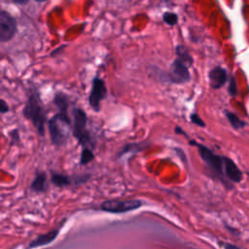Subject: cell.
I'll use <instances>...</instances> for the list:
<instances>
[{"mask_svg": "<svg viewBox=\"0 0 249 249\" xmlns=\"http://www.w3.org/2000/svg\"><path fill=\"white\" fill-rule=\"evenodd\" d=\"M175 52L176 57L172 61L169 70L163 73V82L172 85L188 84L192 79L189 69L194 63V58L190 54L188 49L182 45H178L175 49Z\"/></svg>", "mask_w": 249, "mask_h": 249, "instance_id": "1", "label": "cell"}, {"mask_svg": "<svg viewBox=\"0 0 249 249\" xmlns=\"http://www.w3.org/2000/svg\"><path fill=\"white\" fill-rule=\"evenodd\" d=\"M22 115L31 123L40 136L45 135V126L48 123L47 111L37 87L33 86L30 88L27 100L22 109Z\"/></svg>", "mask_w": 249, "mask_h": 249, "instance_id": "2", "label": "cell"}, {"mask_svg": "<svg viewBox=\"0 0 249 249\" xmlns=\"http://www.w3.org/2000/svg\"><path fill=\"white\" fill-rule=\"evenodd\" d=\"M47 124L52 144L56 148L65 146L72 133V121L69 113L58 111L48 120Z\"/></svg>", "mask_w": 249, "mask_h": 249, "instance_id": "3", "label": "cell"}, {"mask_svg": "<svg viewBox=\"0 0 249 249\" xmlns=\"http://www.w3.org/2000/svg\"><path fill=\"white\" fill-rule=\"evenodd\" d=\"M72 121V135L78 142V145L83 148L94 150L96 141L93 138L90 130L88 127V115L80 107H74L71 111Z\"/></svg>", "mask_w": 249, "mask_h": 249, "instance_id": "4", "label": "cell"}, {"mask_svg": "<svg viewBox=\"0 0 249 249\" xmlns=\"http://www.w3.org/2000/svg\"><path fill=\"white\" fill-rule=\"evenodd\" d=\"M189 144L196 147L199 157L205 162L208 169L214 174L215 177H217L218 179H220L221 182H223L225 185H227V183L225 182V179H224V177L226 176L225 169H224L225 157L217 155L211 149H209L208 147H206L205 145H203L201 143H197L194 139L189 138Z\"/></svg>", "mask_w": 249, "mask_h": 249, "instance_id": "5", "label": "cell"}, {"mask_svg": "<svg viewBox=\"0 0 249 249\" xmlns=\"http://www.w3.org/2000/svg\"><path fill=\"white\" fill-rule=\"evenodd\" d=\"M143 200L138 198L130 199H107L100 203L99 209L111 214H123L135 211L143 206Z\"/></svg>", "mask_w": 249, "mask_h": 249, "instance_id": "6", "label": "cell"}, {"mask_svg": "<svg viewBox=\"0 0 249 249\" xmlns=\"http://www.w3.org/2000/svg\"><path fill=\"white\" fill-rule=\"evenodd\" d=\"M91 178V174H73L67 175L58 173L51 170V183L56 188H67V187H79L88 183Z\"/></svg>", "mask_w": 249, "mask_h": 249, "instance_id": "7", "label": "cell"}, {"mask_svg": "<svg viewBox=\"0 0 249 249\" xmlns=\"http://www.w3.org/2000/svg\"><path fill=\"white\" fill-rule=\"evenodd\" d=\"M108 90L106 84L99 76H94L91 81V88L89 94V104L90 108L98 113L101 110V102L107 98Z\"/></svg>", "mask_w": 249, "mask_h": 249, "instance_id": "8", "label": "cell"}, {"mask_svg": "<svg viewBox=\"0 0 249 249\" xmlns=\"http://www.w3.org/2000/svg\"><path fill=\"white\" fill-rule=\"evenodd\" d=\"M17 23L15 19L6 12H1L0 15V41H10L16 34Z\"/></svg>", "mask_w": 249, "mask_h": 249, "instance_id": "9", "label": "cell"}, {"mask_svg": "<svg viewBox=\"0 0 249 249\" xmlns=\"http://www.w3.org/2000/svg\"><path fill=\"white\" fill-rule=\"evenodd\" d=\"M66 220H64L62 222V224L55 229L51 230L48 232L39 234L38 236H36L34 239H32L29 244L27 245V248H38V247H43V246H47L50 245L51 243H53L58 236L59 232H60V229L63 227V225L65 224Z\"/></svg>", "mask_w": 249, "mask_h": 249, "instance_id": "10", "label": "cell"}, {"mask_svg": "<svg viewBox=\"0 0 249 249\" xmlns=\"http://www.w3.org/2000/svg\"><path fill=\"white\" fill-rule=\"evenodd\" d=\"M152 146V142H150L149 140H142V141H136V142H129L126 143L125 145H124L119 152L117 153L116 157L117 159H122L126 157L127 155H136L142 151H145L147 149H149Z\"/></svg>", "mask_w": 249, "mask_h": 249, "instance_id": "11", "label": "cell"}, {"mask_svg": "<svg viewBox=\"0 0 249 249\" xmlns=\"http://www.w3.org/2000/svg\"><path fill=\"white\" fill-rule=\"evenodd\" d=\"M208 79L210 87L214 89L222 88L228 80L227 70L221 66H215L208 73Z\"/></svg>", "mask_w": 249, "mask_h": 249, "instance_id": "12", "label": "cell"}, {"mask_svg": "<svg viewBox=\"0 0 249 249\" xmlns=\"http://www.w3.org/2000/svg\"><path fill=\"white\" fill-rule=\"evenodd\" d=\"M30 191L35 194H43L48 191V181H47V173L45 171L38 170L35 174L34 179L32 180L30 187Z\"/></svg>", "mask_w": 249, "mask_h": 249, "instance_id": "13", "label": "cell"}, {"mask_svg": "<svg viewBox=\"0 0 249 249\" xmlns=\"http://www.w3.org/2000/svg\"><path fill=\"white\" fill-rule=\"evenodd\" d=\"M225 175L229 178V180L238 183L242 180V172L238 168V166L234 163V161L228 158L225 157Z\"/></svg>", "mask_w": 249, "mask_h": 249, "instance_id": "14", "label": "cell"}, {"mask_svg": "<svg viewBox=\"0 0 249 249\" xmlns=\"http://www.w3.org/2000/svg\"><path fill=\"white\" fill-rule=\"evenodd\" d=\"M53 104L60 112L69 113V107H70V99L69 96L63 92V91H56L53 95Z\"/></svg>", "mask_w": 249, "mask_h": 249, "instance_id": "15", "label": "cell"}, {"mask_svg": "<svg viewBox=\"0 0 249 249\" xmlns=\"http://www.w3.org/2000/svg\"><path fill=\"white\" fill-rule=\"evenodd\" d=\"M94 150L89 148H83L80 155L79 163L80 165H87L94 160Z\"/></svg>", "mask_w": 249, "mask_h": 249, "instance_id": "16", "label": "cell"}, {"mask_svg": "<svg viewBox=\"0 0 249 249\" xmlns=\"http://www.w3.org/2000/svg\"><path fill=\"white\" fill-rule=\"evenodd\" d=\"M225 115L228 119V121L230 122V124H231V126L235 129H240L242 127L245 126V123L243 121H241L235 114L231 113V112H229V111H226L225 112Z\"/></svg>", "mask_w": 249, "mask_h": 249, "instance_id": "17", "label": "cell"}, {"mask_svg": "<svg viewBox=\"0 0 249 249\" xmlns=\"http://www.w3.org/2000/svg\"><path fill=\"white\" fill-rule=\"evenodd\" d=\"M9 135H10V139H11V142H10V146H13V145H17L20 142V137H19V132H18V128H15L13 130H11L9 132Z\"/></svg>", "mask_w": 249, "mask_h": 249, "instance_id": "18", "label": "cell"}, {"mask_svg": "<svg viewBox=\"0 0 249 249\" xmlns=\"http://www.w3.org/2000/svg\"><path fill=\"white\" fill-rule=\"evenodd\" d=\"M190 120L191 122L194 124H196L200 127H205V123L204 121L198 116V114H196V112H193L191 115H190Z\"/></svg>", "mask_w": 249, "mask_h": 249, "instance_id": "19", "label": "cell"}, {"mask_svg": "<svg viewBox=\"0 0 249 249\" xmlns=\"http://www.w3.org/2000/svg\"><path fill=\"white\" fill-rule=\"evenodd\" d=\"M163 20L170 25H174L177 23V16L171 13H166L163 16Z\"/></svg>", "mask_w": 249, "mask_h": 249, "instance_id": "20", "label": "cell"}, {"mask_svg": "<svg viewBox=\"0 0 249 249\" xmlns=\"http://www.w3.org/2000/svg\"><path fill=\"white\" fill-rule=\"evenodd\" d=\"M173 151L176 153V155L178 156V158L180 159V160L184 163V164H187L188 163V159H187V156L185 154V152L181 149V148H178V147H174L173 148Z\"/></svg>", "mask_w": 249, "mask_h": 249, "instance_id": "21", "label": "cell"}, {"mask_svg": "<svg viewBox=\"0 0 249 249\" xmlns=\"http://www.w3.org/2000/svg\"><path fill=\"white\" fill-rule=\"evenodd\" d=\"M236 91H237V89H236V84H235V80L233 77L231 78V81H230V86H229V92L231 95H235L236 94Z\"/></svg>", "mask_w": 249, "mask_h": 249, "instance_id": "22", "label": "cell"}, {"mask_svg": "<svg viewBox=\"0 0 249 249\" xmlns=\"http://www.w3.org/2000/svg\"><path fill=\"white\" fill-rule=\"evenodd\" d=\"M9 111H10L9 104L4 99H0V113L3 115L8 113Z\"/></svg>", "mask_w": 249, "mask_h": 249, "instance_id": "23", "label": "cell"}, {"mask_svg": "<svg viewBox=\"0 0 249 249\" xmlns=\"http://www.w3.org/2000/svg\"><path fill=\"white\" fill-rule=\"evenodd\" d=\"M174 132L176 133V134H181V135H184L185 137H187V138H189V135L183 130V128L182 127H180L179 125H176L175 126V128H174Z\"/></svg>", "mask_w": 249, "mask_h": 249, "instance_id": "24", "label": "cell"}, {"mask_svg": "<svg viewBox=\"0 0 249 249\" xmlns=\"http://www.w3.org/2000/svg\"><path fill=\"white\" fill-rule=\"evenodd\" d=\"M221 246H223V247H225V248H237V246L231 245V244H223V245H221Z\"/></svg>", "mask_w": 249, "mask_h": 249, "instance_id": "25", "label": "cell"}, {"mask_svg": "<svg viewBox=\"0 0 249 249\" xmlns=\"http://www.w3.org/2000/svg\"><path fill=\"white\" fill-rule=\"evenodd\" d=\"M14 1H16V2H19V3H23V2H25L26 0H14Z\"/></svg>", "mask_w": 249, "mask_h": 249, "instance_id": "26", "label": "cell"}, {"mask_svg": "<svg viewBox=\"0 0 249 249\" xmlns=\"http://www.w3.org/2000/svg\"><path fill=\"white\" fill-rule=\"evenodd\" d=\"M37 1H44V0H37Z\"/></svg>", "mask_w": 249, "mask_h": 249, "instance_id": "27", "label": "cell"}]
</instances>
